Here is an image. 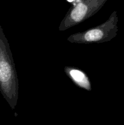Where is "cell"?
I'll return each mask as SVG.
<instances>
[{"mask_svg":"<svg viewBox=\"0 0 124 125\" xmlns=\"http://www.w3.org/2000/svg\"><path fill=\"white\" fill-rule=\"evenodd\" d=\"M64 72L73 83L86 91L92 90L91 81L87 74L79 68L74 67H65Z\"/></svg>","mask_w":124,"mask_h":125,"instance_id":"cell-4","label":"cell"},{"mask_svg":"<svg viewBox=\"0 0 124 125\" xmlns=\"http://www.w3.org/2000/svg\"><path fill=\"white\" fill-rule=\"evenodd\" d=\"M108 0H81L72 6L60 22L58 30L64 31L89 19L102 9Z\"/></svg>","mask_w":124,"mask_h":125,"instance_id":"cell-3","label":"cell"},{"mask_svg":"<svg viewBox=\"0 0 124 125\" xmlns=\"http://www.w3.org/2000/svg\"><path fill=\"white\" fill-rule=\"evenodd\" d=\"M117 21L116 12L112 13L104 23L88 30L71 34L67 41L72 43H102L111 40L115 35Z\"/></svg>","mask_w":124,"mask_h":125,"instance_id":"cell-2","label":"cell"},{"mask_svg":"<svg viewBox=\"0 0 124 125\" xmlns=\"http://www.w3.org/2000/svg\"><path fill=\"white\" fill-rule=\"evenodd\" d=\"M66 1L68 2H70V3H72V6H74V5H75L76 4L79 3L81 0H66Z\"/></svg>","mask_w":124,"mask_h":125,"instance_id":"cell-5","label":"cell"},{"mask_svg":"<svg viewBox=\"0 0 124 125\" xmlns=\"http://www.w3.org/2000/svg\"><path fill=\"white\" fill-rule=\"evenodd\" d=\"M0 92L12 109L17 104L19 81L9 43L0 25Z\"/></svg>","mask_w":124,"mask_h":125,"instance_id":"cell-1","label":"cell"}]
</instances>
